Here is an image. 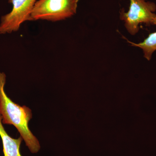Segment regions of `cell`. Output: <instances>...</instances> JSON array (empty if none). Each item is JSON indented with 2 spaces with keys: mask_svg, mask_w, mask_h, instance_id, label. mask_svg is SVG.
Listing matches in <instances>:
<instances>
[{
  "mask_svg": "<svg viewBox=\"0 0 156 156\" xmlns=\"http://www.w3.org/2000/svg\"><path fill=\"white\" fill-rule=\"evenodd\" d=\"M2 120V118L0 114V136L2 142L4 156H22L20 152L22 136L14 139L9 136L3 126Z\"/></svg>",
  "mask_w": 156,
  "mask_h": 156,
  "instance_id": "5b68a950",
  "label": "cell"
},
{
  "mask_svg": "<svg viewBox=\"0 0 156 156\" xmlns=\"http://www.w3.org/2000/svg\"><path fill=\"white\" fill-rule=\"evenodd\" d=\"M154 25H156V16L154 20ZM124 38L131 46L141 48L144 53V57L148 60H151L153 53L156 50V32L149 34L143 41L138 44L130 41L126 37Z\"/></svg>",
  "mask_w": 156,
  "mask_h": 156,
  "instance_id": "8992f818",
  "label": "cell"
},
{
  "mask_svg": "<svg viewBox=\"0 0 156 156\" xmlns=\"http://www.w3.org/2000/svg\"><path fill=\"white\" fill-rule=\"evenodd\" d=\"M37 0H8L12 5L11 12L2 16L0 34H11L19 30L26 21H32L31 14Z\"/></svg>",
  "mask_w": 156,
  "mask_h": 156,
  "instance_id": "277c9868",
  "label": "cell"
},
{
  "mask_svg": "<svg viewBox=\"0 0 156 156\" xmlns=\"http://www.w3.org/2000/svg\"><path fill=\"white\" fill-rule=\"evenodd\" d=\"M80 0H37L31 14L32 21H61L76 13Z\"/></svg>",
  "mask_w": 156,
  "mask_h": 156,
  "instance_id": "7a4b0ae2",
  "label": "cell"
},
{
  "mask_svg": "<svg viewBox=\"0 0 156 156\" xmlns=\"http://www.w3.org/2000/svg\"><path fill=\"white\" fill-rule=\"evenodd\" d=\"M6 79L5 73L0 72V114L2 118V122L15 126L31 152L37 153L41 148L40 143L28 127L29 122L32 118L31 110L25 105L21 106L15 103L8 97L5 91Z\"/></svg>",
  "mask_w": 156,
  "mask_h": 156,
  "instance_id": "6da1fadb",
  "label": "cell"
},
{
  "mask_svg": "<svg viewBox=\"0 0 156 156\" xmlns=\"http://www.w3.org/2000/svg\"><path fill=\"white\" fill-rule=\"evenodd\" d=\"M129 10L125 12L122 9L120 12V18L125 22V27L132 35L136 34L139 30V25L144 23L147 25H154L156 14V5L145 0H130Z\"/></svg>",
  "mask_w": 156,
  "mask_h": 156,
  "instance_id": "3957f363",
  "label": "cell"
}]
</instances>
